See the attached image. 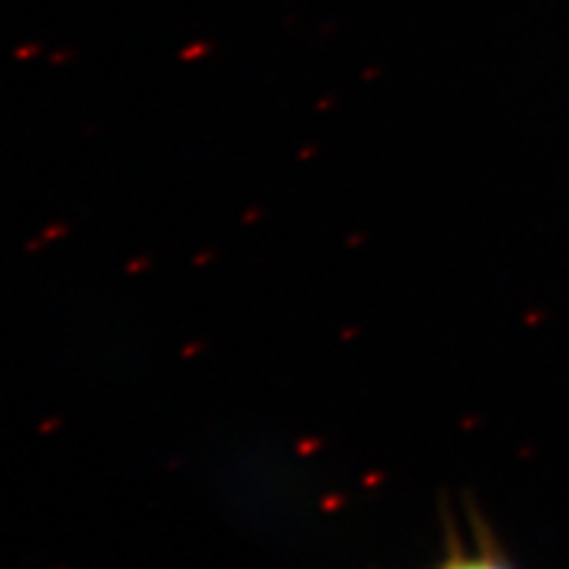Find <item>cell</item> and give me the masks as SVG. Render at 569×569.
I'll return each instance as SVG.
<instances>
[{
    "instance_id": "1",
    "label": "cell",
    "mask_w": 569,
    "mask_h": 569,
    "mask_svg": "<svg viewBox=\"0 0 569 569\" xmlns=\"http://www.w3.org/2000/svg\"><path fill=\"white\" fill-rule=\"evenodd\" d=\"M437 569H512V567L501 553H496L491 548H477V550L453 548L449 558L443 560Z\"/></svg>"
}]
</instances>
